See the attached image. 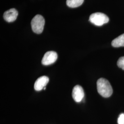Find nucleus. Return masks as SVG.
I'll list each match as a JSON object with an SVG mask.
<instances>
[{
    "instance_id": "f257e3e1",
    "label": "nucleus",
    "mask_w": 124,
    "mask_h": 124,
    "mask_svg": "<svg viewBox=\"0 0 124 124\" xmlns=\"http://www.w3.org/2000/svg\"><path fill=\"white\" fill-rule=\"evenodd\" d=\"M97 90L99 94L104 98L110 97L113 93V89L108 80L101 78L97 81Z\"/></svg>"
},
{
    "instance_id": "f03ea898",
    "label": "nucleus",
    "mask_w": 124,
    "mask_h": 124,
    "mask_svg": "<svg viewBox=\"0 0 124 124\" xmlns=\"http://www.w3.org/2000/svg\"><path fill=\"white\" fill-rule=\"evenodd\" d=\"M45 19L40 15L38 14L33 18L31 20V28L35 33L39 34L43 31L45 25Z\"/></svg>"
},
{
    "instance_id": "7ed1b4c3",
    "label": "nucleus",
    "mask_w": 124,
    "mask_h": 124,
    "mask_svg": "<svg viewBox=\"0 0 124 124\" xmlns=\"http://www.w3.org/2000/svg\"><path fill=\"white\" fill-rule=\"evenodd\" d=\"M89 21L93 24L100 26L108 22L109 19L106 14L102 13L92 14L89 17Z\"/></svg>"
},
{
    "instance_id": "20e7f679",
    "label": "nucleus",
    "mask_w": 124,
    "mask_h": 124,
    "mask_svg": "<svg viewBox=\"0 0 124 124\" xmlns=\"http://www.w3.org/2000/svg\"><path fill=\"white\" fill-rule=\"evenodd\" d=\"M58 58V54L55 52L48 51L45 54L41 62L44 65H49L54 63Z\"/></svg>"
},
{
    "instance_id": "39448f33",
    "label": "nucleus",
    "mask_w": 124,
    "mask_h": 124,
    "mask_svg": "<svg viewBox=\"0 0 124 124\" xmlns=\"http://www.w3.org/2000/svg\"><path fill=\"white\" fill-rule=\"evenodd\" d=\"M72 97L77 102H81L84 97V92L83 88L79 85H76L72 91Z\"/></svg>"
},
{
    "instance_id": "423d86ee",
    "label": "nucleus",
    "mask_w": 124,
    "mask_h": 124,
    "mask_svg": "<svg viewBox=\"0 0 124 124\" xmlns=\"http://www.w3.org/2000/svg\"><path fill=\"white\" fill-rule=\"evenodd\" d=\"M49 78L46 76H42L36 80L34 84V88L36 91H40L43 89L49 82Z\"/></svg>"
},
{
    "instance_id": "0eeeda50",
    "label": "nucleus",
    "mask_w": 124,
    "mask_h": 124,
    "mask_svg": "<svg viewBox=\"0 0 124 124\" xmlns=\"http://www.w3.org/2000/svg\"><path fill=\"white\" fill-rule=\"evenodd\" d=\"M18 12L14 8H12L6 11L3 14V18L8 22H13L18 17Z\"/></svg>"
},
{
    "instance_id": "6e6552de",
    "label": "nucleus",
    "mask_w": 124,
    "mask_h": 124,
    "mask_svg": "<svg viewBox=\"0 0 124 124\" xmlns=\"http://www.w3.org/2000/svg\"><path fill=\"white\" fill-rule=\"evenodd\" d=\"M111 44L112 46L115 47L124 46V34L113 40Z\"/></svg>"
},
{
    "instance_id": "1a4fd4ad",
    "label": "nucleus",
    "mask_w": 124,
    "mask_h": 124,
    "mask_svg": "<svg viewBox=\"0 0 124 124\" xmlns=\"http://www.w3.org/2000/svg\"><path fill=\"white\" fill-rule=\"evenodd\" d=\"M84 0H67V5L72 8H77L83 4Z\"/></svg>"
},
{
    "instance_id": "9d476101",
    "label": "nucleus",
    "mask_w": 124,
    "mask_h": 124,
    "mask_svg": "<svg viewBox=\"0 0 124 124\" xmlns=\"http://www.w3.org/2000/svg\"><path fill=\"white\" fill-rule=\"evenodd\" d=\"M117 65L120 68L124 70V57L120 58L117 62Z\"/></svg>"
},
{
    "instance_id": "9b49d317",
    "label": "nucleus",
    "mask_w": 124,
    "mask_h": 124,
    "mask_svg": "<svg viewBox=\"0 0 124 124\" xmlns=\"http://www.w3.org/2000/svg\"><path fill=\"white\" fill-rule=\"evenodd\" d=\"M118 124H124V114H121L119 116L118 120Z\"/></svg>"
}]
</instances>
